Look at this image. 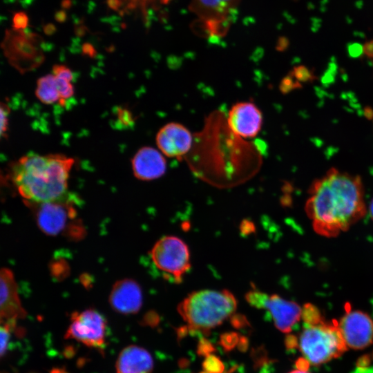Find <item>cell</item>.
Here are the masks:
<instances>
[{
    "mask_svg": "<svg viewBox=\"0 0 373 373\" xmlns=\"http://www.w3.org/2000/svg\"><path fill=\"white\" fill-rule=\"evenodd\" d=\"M44 32L47 35H52L55 31V27L53 24L50 23L44 26Z\"/></svg>",
    "mask_w": 373,
    "mask_h": 373,
    "instance_id": "38",
    "label": "cell"
},
{
    "mask_svg": "<svg viewBox=\"0 0 373 373\" xmlns=\"http://www.w3.org/2000/svg\"><path fill=\"white\" fill-rule=\"evenodd\" d=\"M55 17V19L59 22H63L66 19V14L63 10L57 12Z\"/></svg>",
    "mask_w": 373,
    "mask_h": 373,
    "instance_id": "35",
    "label": "cell"
},
{
    "mask_svg": "<svg viewBox=\"0 0 373 373\" xmlns=\"http://www.w3.org/2000/svg\"><path fill=\"white\" fill-rule=\"evenodd\" d=\"M117 117L120 124L125 126H132L134 122L132 113L126 108H118Z\"/></svg>",
    "mask_w": 373,
    "mask_h": 373,
    "instance_id": "27",
    "label": "cell"
},
{
    "mask_svg": "<svg viewBox=\"0 0 373 373\" xmlns=\"http://www.w3.org/2000/svg\"><path fill=\"white\" fill-rule=\"evenodd\" d=\"M109 301L112 308L117 312L124 314L137 313L142 304L141 288L133 280H119L112 288Z\"/></svg>",
    "mask_w": 373,
    "mask_h": 373,
    "instance_id": "14",
    "label": "cell"
},
{
    "mask_svg": "<svg viewBox=\"0 0 373 373\" xmlns=\"http://www.w3.org/2000/svg\"><path fill=\"white\" fill-rule=\"evenodd\" d=\"M200 373H207V372H200Z\"/></svg>",
    "mask_w": 373,
    "mask_h": 373,
    "instance_id": "43",
    "label": "cell"
},
{
    "mask_svg": "<svg viewBox=\"0 0 373 373\" xmlns=\"http://www.w3.org/2000/svg\"><path fill=\"white\" fill-rule=\"evenodd\" d=\"M299 349L313 365H320L341 356L347 346L337 324L325 321L306 325L299 337Z\"/></svg>",
    "mask_w": 373,
    "mask_h": 373,
    "instance_id": "4",
    "label": "cell"
},
{
    "mask_svg": "<svg viewBox=\"0 0 373 373\" xmlns=\"http://www.w3.org/2000/svg\"><path fill=\"white\" fill-rule=\"evenodd\" d=\"M202 366L204 372L207 373H222L224 370L221 360L213 354L205 357Z\"/></svg>",
    "mask_w": 373,
    "mask_h": 373,
    "instance_id": "22",
    "label": "cell"
},
{
    "mask_svg": "<svg viewBox=\"0 0 373 373\" xmlns=\"http://www.w3.org/2000/svg\"><path fill=\"white\" fill-rule=\"evenodd\" d=\"M56 78V77H55ZM58 90L60 96V104L74 95V86L72 81L56 78Z\"/></svg>",
    "mask_w": 373,
    "mask_h": 373,
    "instance_id": "23",
    "label": "cell"
},
{
    "mask_svg": "<svg viewBox=\"0 0 373 373\" xmlns=\"http://www.w3.org/2000/svg\"><path fill=\"white\" fill-rule=\"evenodd\" d=\"M285 343L287 348H293L296 345H298L297 339L294 336L291 335L287 336Z\"/></svg>",
    "mask_w": 373,
    "mask_h": 373,
    "instance_id": "33",
    "label": "cell"
},
{
    "mask_svg": "<svg viewBox=\"0 0 373 373\" xmlns=\"http://www.w3.org/2000/svg\"><path fill=\"white\" fill-rule=\"evenodd\" d=\"M348 53L350 57H358L363 52V46L358 43H352L348 46Z\"/></svg>",
    "mask_w": 373,
    "mask_h": 373,
    "instance_id": "31",
    "label": "cell"
},
{
    "mask_svg": "<svg viewBox=\"0 0 373 373\" xmlns=\"http://www.w3.org/2000/svg\"><path fill=\"white\" fill-rule=\"evenodd\" d=\"M131 164L134 175L141 180L157 179L166 170L164 155L151 146L140 148L134 155Z\"/></svg>",
    "mask_w": 373,
    "mask_h": 373,
    "instance_id": "13",
    "label": "cell"
},
{
    "mask_svg": "<svg viewBox=\"0 0 373 373\" xmlns=\"http://www.w3.org/2000/svg\"><path fill=\"white\" fill-rule=\"evenodd\" d=\"M117 373H150L153 361L149 352L143 347L130 345L125 347L116 361Z\"/></svg>",
    "mask_w": 373,
    "mask_h": 373,
    "instance_id": "17",
    "label": "cell"
},
{
    "mask_svg": "<svg viewBox=\"0 0 373 373\" xmlns=\"http://www.w3.org/2000/svg\"><path fill=\"white\" fill-rule=\"evenodd\" d=\"M309 193L305 210L320 235L336 236L365 214L363 187L358 175L332 168L314 182Z\"/></svg>",
    "mask_w": 373,
    "mask_h": 373,
    "instance_id": "1",
    "label": "cell"
},
{
    "mask_svg": "<svg viewBox=\"0 0 373 373\" xmlns=\"http://www.w3.org/2000/svg\"><path fill=\"white\" fill-rule=\"evenodd\" d=\"M35 95L45 104L60 102L57 80L52 74L43 76L37 80Z\"/></svg>",
    "mask_w": 373,
    "mask_h": 373,
    "instance_id": "18",
    "label": "cell"
},
{
    "mask_svg": "<svg viewBox=\"0 0 373 373\" xmlns=\"http://www.w3.org/2000/svg\"><path fill=\"white\" fill-rule=\"evenodd\" d=\"M28 19L27 15L22 12L16 13L13 17V27L15 30H22L26 28Z\"/></svg>",
    "mask_w": 373,
    "mask_h": 373,
    "instance_id": "28",
    "label": "cell"
},
{
    "mask_svg": "<svg viewBox=\"0 0 373 373\" xmlns=\"http://www.w3.org/2000/svg\"><path fill=\"white\" fill-rule=\"evenodd\" d=\"M338 326L347 347L362 350L373 342V321L366 313L347 307Z\"/></svg>",
    "mask_w": 373,
    "mask_h": 373,
    "instance_id": "9",
    "label": "cell"
},
{
    "mask_svg": "<svg viewBox=\"0 0 373 373\" xmlns=\"http://www.w3.org/2000/svg\"><path fill=\"white\" fill-rule=\"evenodd\" d=\"M289 373H309V372L304 370H293L290 372Z\"/></svg>",
    "mask_w": 373,
    "mask_h": 373,
    "instance_id": "42",
    "label": "cell"
},
{
    "mask_svg": "<svg viewBox=\"0 0 373 373\" xmlns=\"http://www.w3.org/2000/svg\"><path fill=\"white\" fill-rule=\"evenodd\" d=\"M309 363L305 358H299L296 362L298 370L307 371Z\"/></svg>",
    "mask_w": 373,
    "mask_h": 373,
    "instance_id": "34",
    "label": "cell"
},
{
    "mask_svg": "<svg viewBox=\"0 0 373 373\" xmlns=\"http://www.w3.org/2000/svg\"><path fill=\"white\" fill-rule=\"evenodd\" d=\"M290 73L300 83L312 82L316 79L314 70L303 65L294 67Z\"/></svg>",
    "mask_w": 373,
    "mask_h": 373,
    "instance_id": "20",
    "label": "cell"
},
{
    "mask_svg": "<svg viewBox=\"0 0 373 373\" xmlns=\"http://www.w3.org/2000/svg\"><path fill=\"white\" fill-rule=\"evenodd\" d=\"M8 107L7 105L1 103V135L3 136L7 131L8 126Z\"/></svg>",
    "mask_w": 373,
    "mask_h": 373,
    "instance_id": "29",
    "label": "cell"
},
{
    "mask_svg": "<svg viewBox=\"0 0 373 373\" xmlns=\"http://www.w3.org/2000/svg\"><path fill=\"white\" fill-rule=\"evenodd\" d=\"M155 266L171 282L180 283L191 269L190 252L187 245L174 236H164L151 251Z\"/></svg>",
    "mask_w": 373,
    "mask_h": 373,
    "instance_id": "5",
    "label": "cell"
},
{
    "mask_svg": "<svg viewBox=\"0 0 373 373\" xmlns=\"http://www.w3.org/2000/svg\"><path fill=\"white\" fill-rule=\"evenodd\" d=\"M363 53L370 59H373V39L365 42L363 46Z\"/></svg>",
    "mask_w": 373,
    "mask_h": 373,
    "instance_id": "32",
    "label": "cell"
},
{
    "mask_svg": "<svg viewBox=\"0 0 373 373\" xmlns=\"http://www.w3.org/2000/svg\"><path fill=\"white\" fill-rule=\"evenodd\" d=\"M302 318L306 325H316L325 321L318 308L310 303L305 304L302 309Z\"/></svg>",
    "mask_w": 373,
    "mask_h": 373,
    "instance_id": "19",
    "label": "cell"
},
{
    "mask_svg": "<svg viewBox=\"0 0 373 373\" xmlns=\"http://www.w3.org/2000/svg\"><path fill=\"white\" fill-rule=\"evenodd\" d=\"M246 300L256 308L267 309L277 329L289 333L302 317V308L296 303L285 300L276 294L268 295L258 289L249 291Z\"/></svg>",
    "mask_w": 373,
    "mask_h": 373,
    "instance_id": "7",
    "label": "cell"
},
{
    "mask_svg": "<svg viewBox=\"0 0 373 373\" xmlns=\"http://www.w3.org/2000/svg\"><path fill=\"white\" fill-rule=\"evenodd\" d=\"M108 5L111 8L117 10L121 5L120 0H107Z\"/></svg>",
    "mask_w": 373,
    "mask_h": 373,
    "instance_id": "37",
    "label": "cell"
},
{
    "mask_svg": "<svg viewBox=\"0 0 373 373\" xmlns=\"http://www.w3.org/2000/svg\"><path fill=\"white\" fill-rule=\"evenodd\" d=\"M370 216H371L372 218L373 219V200H372V202L370 203Z\"/></svg>",
    "mask_w": 373,
    "mask_h": 373,
    "instance_id": "41",
    "label": "cell"
},
{
    "mask_svg": "<svg viewBox=\"0 0 373 373\" xmlns=\"http://www.w3.org/2000/svg\"><path fill=\"white\" fill-rule=\"evenodd\" d=\"M156 144L165 156L175 158L187 157L191 152L194 138L184 125L170 122L164 125L157 132Z\"/></svg>",
    "mask_w": 373,
    "mask_h": 373,
    "instance_id": "10",
    "label": "cell"
},
{
    "mask_svg": "<svg viewBox=\"0 0 373 373\" xmlns=\"http://www.w3.org/2000/svg\"><path fill=\"white\" fill-rule=\"evenodd\" d=\"M227 123L230 130L241 138H251L258 135L262 124V115L253 102L234 104L229 111Z\"/></svg>",
    "mask_w": 373,
    "mask_h": 373,
    "instance_id": "11",
    "label": "cell"
},
{
    "mask_svg": "<svg viewBox=\"0 0 373 373\" xmlns=\"http://www.w3.org/2000/svg\"><path fill=\"white\" fill-rule=\"evenodd\" d=\"M15 323L13 322H3L1 323L0 339H1V356L3 357L8 349L11 330L15 327Z\"/></svg>",
    "mask_w": 373,
    "mask_h": 373,
    "instance_id": "21",
    "label": "cell"
},
{
    "mask_svg": "<svg viewBox=\"0 0 373 373\" xmlns=\"http://www.w3.org/2000/svg\"><path fill=\"white\" fill-rule=\"evenodd\" d=\"M215 350L214 347L207 339L202 338L200 341L198 346V353L204 356H207Z\"/></svg>",
    "mask_w": 373,
    "mask_h": 373,
    "instance_id": "30",
    "label": "cell"
},
{
    "mask_svg": "<svg viewBox=\"0 0 373 373\" xmlns=\"http://www.w3.org/2000/svg\"><path fill=\"white\" fill-rule=\"evenodd\" d=\"M66 197L64 199L36 204L37 205L36 218L39 227L45 233L57 235L63 230L74 213Z\"/></svg>",
    "mask_w": 373,
    "mask_h": 373,
    "instance_id": "12",
    "label": "cell"
},
{
    "mask_svg": "<svg viewBox=\"0 0 373 373\" xmlns=\"http://www.w3.org/2000/svg\"><path fill=\"white\" fill-rule=\"evenodd\" d=\"M364 116L369 120L373 119V108L370 106L365 107Z\"/></svg>",
    "mask_w": 373,
    "mask_h": 373,
    "instance_id": "36",
    "label": "cell"
},
{
    "mask_svg": "<svg viewBox=\"0 0 373 373\" xmlns=\"http://www.w3.org/2000/svg\"><path fill=\"white\" fill-rule=\"evenodd\" d=\"M65 338L88 347L100 349L105 344L106 321L98 312L89 309L74 312Z\"/></svg>",
    "mask_w": 373,
    "mask_h": 373,
    "instance_id": "8",
    "label": "cell"
},
{
    "mask_svg": "<svg viewBox=\"0 0 373 373\" xmlns=\"http://www.w3.org/2000/svg\"><path fill=\"white\" fill-rule=\"evenodd\" d=\"M240 338L236 333H227L221 336V345L227 351L234 348L239 343Z\"/></svg>",
    "mask_w": 373,
    "mask_h": 373,
    "instance_id": "25",
    "label": "cell"
},
{
    "mask_svg": "<svg viewBox=\"0 0 373 373\" xmlns=\"http://www.w3.org/2000/svg\"><path fill=\"white\" fill-rule=\"evenodd\" d=\"M236 307L237 300L229 291L203 289L189 294L178 311L191 330L209 332L230 317Z\"/></svg>",
    "mask_w": 373,
    "mask_h": 373,
    "instance_id": "3",
    "label": "cell"
},
{
    "mask_svg": "<svg viewBox=\"0 0 373 373\" xmlns=\"http://www.w3.org/2000/svg\"><path fill=\"white\" fill-rule=\"evenodd\" d=\"M1 323H16L23 318L26 312L19 300L17 284L12 271L3 268L1 270Z\"/></svg>",
    "mask_w": 373,
    "mask_h": 373,
    "instance_id": "15",
    "label": "cell"
},
{
    "mask_svg": "<svg viewBox=\"0 0 373 373\" xmlns=\"http://www.w3.org/2000/svg\"><path fill=\"white\" fill-rule=\"evenodd\" d=\"M61 6L64 8H68L71 6V1L70 0H63L61 3Z\"/></svg>",
    "mask_w": 373,
    "mask_h": 373,
    "instance_id": "40",
    "label": "cell"
},
{
    "mask_svg": "<svg viewBox=\"0 0 373 373\" xmlns=\"http://www.w3.org/2000/svg\"><path fill=\"white\" fill-rule=\"evenodd\" d=\"M52 75L59 79L72 81L73 74L72 70L65 65L55 64L52 68Z\"/></svg>",
    "mask_w": 373,
    "mask_h": 373,
    "instance_id": "26",
    "label": "cell"
},
{
    "mask_svg": "<svg viewBox=\"0 0 373 373\" xmlns=\"http://www.w3.org/2000/svg\"><path fill=\"white\" fill-rule=\"evenodd\" d=\"M240 0H191L190 9L201 28L212 37L227 32Z\"/></svg>",
    "mask_w": 373,
    "mask_h": 373,
    "instance_id": "6",
    "label": "cell"
},
{
    "mask_svg": "<svg viewBox=\"0 0 373 373\" xmlns=\"http://www.w3.org/2000/svg\"><path fill=\"white\" fill-rule=\"evenodd\" d=\"M301 88V83L297 81L291 73L284 77L280 84V89L283 93H287Z\"/></svg>",
    "mask_w": 373,
    "mask_h": 373,
    "instance_id": "24",
    "label": "cell"
},
{
    "mask_svg": "<svg viewBox=\"0 0 373 373\" xmlns=\"http://www.w3.org/2000/svg\"><path fill=\"white\" fill-rule=\"evenodd\" d=\"M83 51L85 53H88V55H93L94 54V48L93 47L89 44H85L83 46Z\"/></svg>",
    "mask_w": 373,
    "mask_h": 373,
    "instance_id": "39",
    "label": "cell"
},
{
    "mask_svg": "<svg viewBox=\"0 0 373 373\" xmlns=\"http://www.w3.org/2000/svg\"><path fill=\"white\" fill-rule=\"evenodd\" d=\"M39 36L33 33L25 32L19 30L7 31L4 40L5 52L11 57H25L32 59L35 57L39 60L41 53L39 52L35 44L39 41Z\"/></svg>",
    "mask_w": 373,
    "mask_h": 373,
    "instance_id": "16",
    "label": "cell"
},
{
    "mask_svg": "<svg viewBox=\"0 0 373 373\" xmlns=\"http://www.w3.org/2000/svg\"><path fill=\"white\" fill-rule=\"evenodd\" d=\"M74 160L64 154H30L12 166V179L19 194L36 204L66 197Z\"/></svg>",
    "mask_w": 373,
    "mask_h": 373,
    "instance_id": "2",
    "label": "cell"
}]
</instances>
